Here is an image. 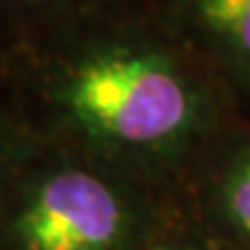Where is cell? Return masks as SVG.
Here are the masks:
<instances>
[{"instance_id":"obj_1","label":"cell","mask_w":250,"mask_h":250,"mask_svg":"<svg viewBox=\"0 0 250 250\" xmlns=\"http://www.w3.org/2000/svg\"><path fill=\"white\" fill-rule=\"evenodd\" d=\"M72 114L90 132L125 146H169L195 130L199 95L158 54H109L86 62L67 88Z\"/></svg>"},{"instance_id":"obj_2","label":"cell","mask_w":250,"mask_h":250,"mask_svg":"<svg viewBox=\"0 0 250 250\" xmlns=\"http://www.w3.org/2000/svg\"><path fill=\"white\" fill-rule=\"evenodd\" d=\"M19 232L28 250H109L123 232V206L98 176L61 171L37 190Z\"/></svg>"},{"instance_id":"obj_3","label":"cell","mask_w":250,"mask_h":250,"mask_svg":"<svg viewBox=\"0 0 250 250\" xmlns=\"http://www.w3.org/2000/svg\"><path fill=\"white\" fill-rule=\"evenodd\" d=\"M190 14L234 67L250 74V0H186Z\"/></svg>"},{"instance_id":"obj_4","label":"cell","mask_w":250,"mask_h":250,"mask_svg":"<svg viewBox=\"0 0 250 250\" xmlns=\"http://www.w3.org/2000/svg\"><path fill=\"white\" fill-rule=\"evenodd\" d=\"M225 213L234 229L250 239V151H246L234 162L223 186Z\"/></svg>"}]
</instances>
